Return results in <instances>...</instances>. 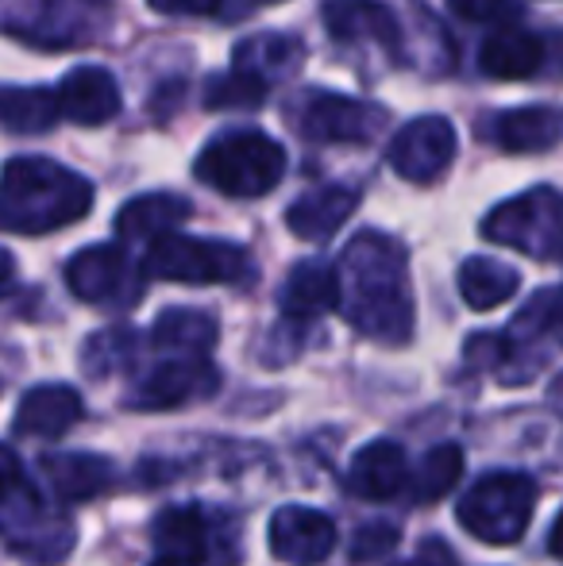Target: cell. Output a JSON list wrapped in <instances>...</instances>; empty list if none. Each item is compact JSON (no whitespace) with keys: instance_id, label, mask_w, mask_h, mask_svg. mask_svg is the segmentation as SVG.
<instances>
[{"instance_id":"cell-1","label":"cell","mask_w":563,"mask_h":566,"mask_svg":"<svg viewBox=\"0 0 563 566\" xmlns=\"http://www.w3.org/2000/svg\"><path fill=\"white\" fill-rule=\"evenodd\" d=\"M340 313L359 336L402 347L414 336L409 259L398 239L359 231L340 254Z\"/></svg>"},{"instance_id":"cell-2","label":"cell","mask_w":563,"mask_h":566,"mask_svg":"<svg viewBox=\"0 0 563 566\" xmlns=\"http://www.w3.org/2000/svg\"><path fill=\"white\" fill-rule=\"evenodd\" d=\"M93 186L51 158H12L0 170V231L46 235L93 209Z\"/></svg>"},{"instance_id":"cell-3","label":"cell","mask_w":563,"mask_h":566,"mask_svg":"<svg viewBox=\"0 0 563 566\" xmlns=\"http://www.w3.org/2000/svg\"><path fill=\"white\" fill-rule=\"evenodd\" d=\"M197 181L212 186L225 197L256 201L267 197L285 174V150L279 139L256 127H236L217 139L205 143V150L194 163Z\"/></svg>"},{"instance_id":"cell-4","label":"cell","mask_w":563,"mask_h":566,"mask_svg":"<svg viewBox=\"0 0 563 566\" xmlns=\"http://www.w3.org/2000/svg\"><path fill=\"white\" fill-rule=\"evenodd\" d=\"M113 0H0V28L31 46L93 43L113 23Z\"/></svg>"},{"instance_id":"cell-5","label":"cell","mask_w":563,"mask_h":566,"mask_svg":"<svg viewBox=\"0 0 563 566\" xmlns=\"http://www.w3.org/2000/svg\"><path fill=\"white\" fill-rule=\"evenodd\" d=\"M536 509V482L518 470H498L487 474L463 493L456 516L475 539L482 544H518L525 536L529 521Z\"/></svg>"},{"instance_id":"cell-6","label":"cell","mask_w":563,"mask_h":566,"mask_svg":"<svg viewBox=\"0 0 563 566\" xmlns=\"http://www.w3.org/2000/svg\"><path fill=\"white\" fill-rule=\"evenodd\" d=\"M143 270L181 285H240L256 277V262L243 247L194 235H166L150 243Z\"/></svg>"},{"instance_id":"cell-7","label":"cell","mask_w":563,"mask_h":566,"mask_svg":"<svg viewBox=\"0 0 563 566\" xmlns=\"http://www.w3.org/2000/svg\"><path fill=\"white\" fill-rule=\"evenodd\" d=\"M482 235L533 259H563V197L541 186L502 201L482 220Z\"/></svg>"},{"instance_id":"cell-8","label":"cell","mask_w":563,"mask_h":566,"mask_svg":"<svg viewBox=\"0 0 563 566\" xmlns=\"http://www.w3.org/2000/svg\"><path fill=\"white\" fill-rule=\"evenodd\" d=\"M66 285L85 305H132L139 297V270L116 243L85 247L66 262Z\"/></svg>"},{"instance_id":"cell-9","label":"cell","mask_w":563,"mask_h":566,"mask_svg":"<svg viewBox=\"0 0 563 566\" xmlns=\"http://www.w3.org/2000/svg\"><path fill=\"white\" fill-rule=\"evenodd\" d=\"M298 127L313 143H375L386 127V108L344 93H309Z\"/></svg>"},{"instance_id":"cell-10","label":"cell","mask_w":563,"mask_h":566,"mask_svg":"<svg viewBox=\"0 0 563 566\" xmlns=\"http://www.w3.org/2000/svg\"><path fill=\"white\" fill-rule=\"evenodd\" d=\"M220 389V370L209 358H170L155 366L147 378L132 389V409L139 412H170L186 409L194 401H205Z\"/></svg>"},{"instance_id":"cell-11","label":"cell","mask_w":563,"mask_h":566,"mask_svg":"<svg viewBox=\"0 0 563 566\" xmlns=\"http://www.w3.org/2000/svg\"><path fill=\"white\" fill-rule=\"evenodd\" d=\"M456 158V127L444 116H417L394 135L390 150H386V163L402 174L406 181L428 186L436 181Z\"/></svg>"},{"instance_id":"cell-12","label":"cell","mask_w":563,"mask_h":566,"mask_svg":"<svg viewBox=\"0 0 563 566\" xmlns=\"http://www.w3.org/2000/svg\"><path fill=\"white\" fill-rule=\"evenodd\" d=\"M336 547V524L305 505H282L271 516V552L285 566H316Z\"/></svg>"},{"instance_id":"cell-13","label":"cell","mask_w":563,"mask_h":566,"mask_svg":"<svg viewBox=\"0 0 563 566\" xmlns=\"http://www.w3.org/2000/svg\"><path fill=\"white\" fill-rule=\"evenodd\" d=\"M321 20L340 43H367L402 54V23L383 0H324Z\"/></svg>"},{"instance_id":"cell-14","label":"cell","mask_w":563,"mask_h":566,"mask_svg":"<svg viewBox=\"0 0 563 566\" xmlns=\"http://www.w3.org/2000/svg\"><path fill=\"white\" fill-rule=\"evenodd\" d=\"M59 108L70 124L77 127H101L113 116H121V85L108 70L101 66H77L62 77L59 90Z\"/></svg>"},{"instance_id":"cell-15","label":"cell","mask_w":563,"mask_h":566,"mask_svg":"<svg viewBox=\"0 0 563 566\" xmlns=\"http://www.w3.org/2000/svg\"><path fill=\"white\" fill-rule=\"evenodd\" d=\"M544 62H549V46L544 35L518 23H505V28L490 31V39L479 51L482 74L498 77V82H525V77L544 74Z\"/></svg>"},{"instance_id":"cell-16","label":"cell","mask_w":563,"mask_h":566,"mask_svg":"<svg viewBox=\"0 0 563 566\" xmlns=\"http://www.w3.org/2000/svg\"><path fill=\"white\" fill-rule=\"evenodd\" d=\"M355 209H359V189L321 186V189H309L305 197H298V201L285 209V228L298 239L324 243V239H332L347 224V217H352Z\"/></svg>"},{"instance_id":"cell-17","label":"cell","mask_w":563,"mask_h":566,"mask_svg":"<svg viewBox=\"0 0 563 566\" xmlns=\"http://www.w3.org/2000/svg\"><path fill=\"white\" fill-rule=\"evenodd\" d=\"M82 420V397L70 386H35L20 397V409L12 417L15 436L35 440H59Z\"/></svg>"},{"instance_id":"cell-18","label":"cell","mask_w":563,"mask_h":566,"mask_svg":"<svg viewBox=\"0 0 563 566\" xmlns=\"http://www.w3.org/2000/svg\"><path fill=\"white\" fill-rule=\"evenodd\" d=\"M347 490L367 501H390L402 490H409V462L406 451L394 440L367 443L347 467Z\"/></svg>"},{"instance_id":"cell-19","label":"cell","mask_w":563,"mask_h":566,"mask_svg":"<svg viewBox=\"0 0 563 566\" xmlns=\"http://www.w3.org/2000/svg\"><path fill=\"white\" fill-rule=\"evenodd\" d=\"M332 308H340L336 266H329L321 259L298 262L282 285V313L290 321H313V316H324Z\"/></svg>"},{"instance_id":"cell-20","label":"cell","mask_w":563,"mask_h":566,"mask_svg":"<svg viewBox=\"0 0 563 566\" xmlns=\"http://www.w3.org/2000/svg\"><path fill=\"white\" fill-rule=\"evenodd\" d=\"M301 62H305V46H301L298 39L279 35V31H263V35H251L236 46L232 70L256 77V82H263L267 90H271V85L298 74Z\"/></svg>"},{"instance_id":"cell-21","label":"cell","mask_w":563,"mask_h":566,"mask_svg":"<svg viewBox=\"0 0 563 566\" xmlns=\"http://www.w3.org/2000/svg\"><path fill=\"white\" fill-rule=\"evenodd\" d=\"M189 220V201L178 193H143L132 197L121 212H116V235L124 243H147V239H166L174 228Z\"/></svg>"},{"instance_id":"cell-22","label":"cell","mask_w":563,"mask_h":566,"mask_svg":"<svg viewBox=\"0 0 563 566\" xmlns=\"http://www.w3.org/2000/svg\"><path fill=\"white\" fill-rule=\"evenodd\" d=\"M498 147L513 150V155H536L560 143L563 135V113L552 105H529V108H510L494 119L490 127Z\"/></svg>"},{"instance_id":"cell-23","label":"cell","mask_w":563,"mask_h":566,"mask_svg":"<svg viewBox=\"0 0 563 566\" xmlns=\"http://www.w3.org/2000/svg\"><path fill=\"white\" fill-rule=\"evenodd\" d=\"M220 339L217 316L201 313V308H166L150 328V343L166 355L178 358H205Z\"/></svg>"},{"instance_id":"cell-24","label":"cell","mask_w":563,"mask_h":566,"mask_svg":"<svg viewBox=\"0 0 563 566\" xmlns=\"http://www.w3.org/2000/svg\"><path fill=\"white\" fill-rule=\"evenodd\" d=\"M46 482L54 485L62 501H90L113 485V462L101 459V454L70 451V454H46L43 462Z\"/></svg>"},{"instance_id":"cell-25","label":"cell","mask_w":563,"mask_h":566,"mask_svg":"<svg viewBox=\"0 0 563 566\" xmlns=\"http://www.w3.org/2000/svg\"><path fill=\"white\" fill-rule=\"evenodd\" d=\"M59 93L39 90V85H0V127L12 135H43L59 124Z\"/></svg>"},{"instance_id":"cell-26","label":"cell","mask_w":563,"mask_h":566,"mask_svg":"<svg viewBox=\"0 0 563 566\" xmlns=\"http://www.w3.org/2000/svg\"><path fill=\"white\" fill-rule=\"evenodd\" d=\"M521 277L518 270H510L505 262H494V259H467L459 266V293L463 301L475 308V313H490V308L505 305V301L518 293Z\"/></svg>"},{"instance_id":"cell-27","label":"cell","mask_w":563,"mask_h":566,"mask_svg":"<svg viewBox=\"0 0 563 566\" xmlns=\"http://www.w3.org/2000/svg\"><path fill=\"white\" fill-rule=\"evenodd\" d=\"M155 547L163 559L205 563L209 555V524L197 509H170L155 521Z\"/></svg>"},{"instance_id":"cell-28","label":"cell","mask_w":563,"mask_h":566,"mask_svg":"<svg viewBox=\"0 0 563 566\" xmlns=\"http://www.w3.org/2000/svg\"><path fill=\"white\" fill-rule=\"evenodd\" d=\"M510 358L518 350H529L536 343H549V339H563V285L560 290H544L529 301L525 308L518 313L510 328Z\"/></svg>"},{"instance_id":"cell-29","label":"cell","mask_w":563,"mask_h":566,"mask_svg":"<svg viewBox=\"0 0 563 566\" xmlns=\"http://www.w3.org/2000/svg\"><path fill=\"white\" fill-rule=\"evenodd\" d=\"M459 474H463V451H459L456 443H440V448H432L421 459L409 490H414L417 501H436V497H444V493H451Z\"/></svg>"},{"instance_id":"cell-30","label":"cell","mask_w":563,"mask_h":566,"mask_svg":"<svg viewBox=\"0 0 563 566\" xmlns=\"http://www.w3.org/2000/svg\"><path fill=\"white\" fill-rule=\"evenodd\" d=\"M267 85L256 77L240 74V70H228V74L212 77L209 90H205V105L209 108H259L267 101Z\"/></svg>"},{"instance_id":"cell-31","label":"cell","mask_w":563,"mask_h":566,"mask_svg":"<svg viewBox=\"0 0 563 566\" xmlns=\"http://www.w3.org/2000/svg\"><path fill=\"white\" fill-rule=\"evenodd\" d=\"M132 350H136L132 328H105L85 343L82 363H85V370H93V374H113V370H124V366H128Z\"/></svg>"},{"instance_id":"cell-32","label":"cell","mask_w":563,"mask_h":566,"mask_svg":"<svg viewBox=\"0 0 563 566\" xmlns=\"http://www.w3.org/2000/svg\"><path fill=\"white\" fill-rule=\"evenodd\" d=\"M402 544V532L398 524H363L359 532H355L352 539V559H386V555L394 552V547Z\"/></svg>"},{"instance_id":"cell-33","label":"cell","mask_w":563,"mask_h":566,"mask_svg":"<svg viewBox=\"0 0 563 566\" xmlns=\"http://www.w3.org/2000/svg\"><path fill=\"white\" fill-rule=\"evenodd\" d=\"M448 8L467 23H498V28L521 15L518 0H448Z\"/></svg>"},{"instance_id":"cell-34","label":"cell","mask_w":563,"mask_h":566,"mask_svg":"<svg viewBox=\"0 0 563 566\" xmlns=\"http://www.w3.org/2000/svg\"><path fill=\"white\" fill-rule=\"evenodd\" d=\"M467 363L471 366H505L510 363V339L505 336H471L467 339Z\"/></svg>"},{"instance_id":"cell-35","label":"cell","mask_w":563,"mask_h":566,"mask_svg":"<svg viewBox=\"0 0 563 566\" xmlns=\"http://www.w3.org/2000/svg\"><path fill=\"white\" fill-rule=\"evenodd\" d=\"M147 4L163 15H212L225 0H147Z\"/></svg>"},{"instance_id":"cell-36","label":"cell","mask_w":563,"mask_h":566,"mask_svg":"<svg viewBox=\"0 0 563 566\" xmlns=\"http://www.w3.org/2000/svg\"><path fill=\"white\" fill-rule=\"evenodd\" d=\"M28 478H23V467H20V459H15L12 451L0 443V493L4 490H15V485H23Z\"/></svg>"},{"instance_id":"cell-37","label":"cell","mask_w":563,"mask_h":566,"mask_svg":"<svg viewBox=\"0 0 563 566\" xmlns=\"http://www.w3.org/2000/svg\"><path fill=\"white\" fill-rule=\"evenodd\" d=\"M409 566H451V552L444 544H425L421 555H417Z\"/></svg>"},{"instance_id":"cell-38","label":"cell","mask_w":563,"mask_h":566,"mask_svg":"<svg viewBox=\"0 0 563 566\" xmlns=\"http://www.w3.org/2000/svg\"><path fill=\"white\" fill-rule=\"evenodd\" d=\"M15 290V259L0 247V297Z\"/></svg>"},{"instance_id":"cell-39","label":"cell","mask_w":563,"mask_h":566,"mask_svg":"<svg viewBox=\"0 0 563 566\" xmlns=\"http://www.w3.org/2000/svg\"><path fill=\"white\" fill-rule=\"evenodd\" d=\"M549 552L563 559V513L556 516V524H552V536H549Z\"/></svg>"},{"instance_id":"cell-40","label":"cell","mask_w":563,"mask_h":566,"mask_svg":"<svg viewBox=\"0 0 563 566\" xmlns=\"http://www.w3.org/2000/svg\"><path fill=\"white\" fill-rule=\"evenodd\" d=\"M150 566H209V563H189V559H163V555H158L155 563Z\"/></svg>"}]
</instances>
